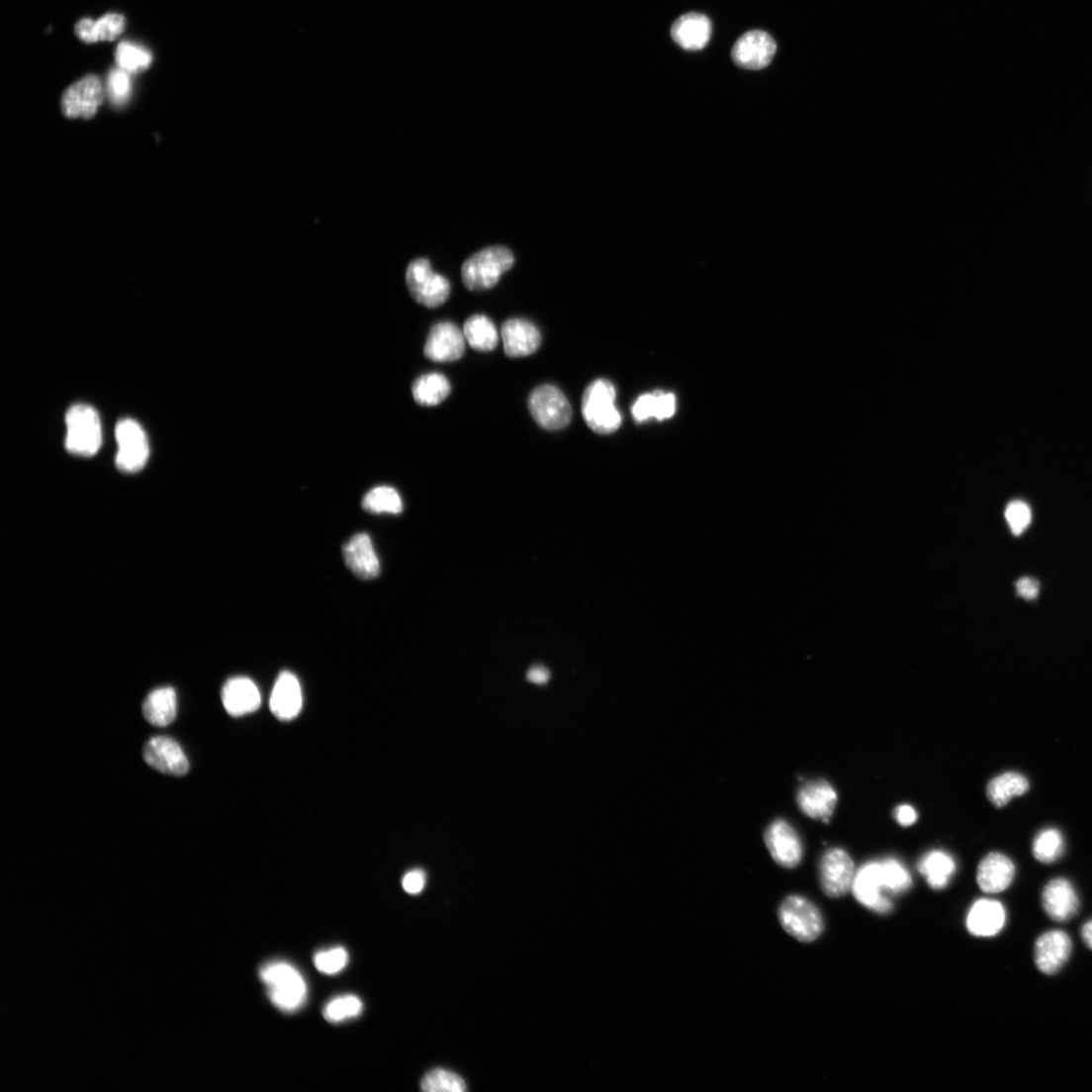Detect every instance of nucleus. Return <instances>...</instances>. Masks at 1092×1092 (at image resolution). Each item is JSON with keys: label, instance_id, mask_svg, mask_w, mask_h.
<instances>
[{"label": "nucleus", "instance_id": "9d476101", "mask_svg": "<svg viewBox=\"0 0 1092 1092\" xmlns=\"http://www.w3.org/2000/svg\"><path fill=\"white\" fill-rule=\"evenodd\" d=\"M103 100L102 81L97 75L90 74L65 91L62 99L63 113L68 118L90 119L96 115Z\"/></svg>", "mask_w": 1092, "mask_h": 1092}, {"label": "nucleus", "instance_id": "9b49d317", "mask_svg": "<svg viewBox=\"0 0 1092 1092\" xmlns=\"http://www.w3.org/2000/svg\"><path fill=\"white\" fill-rule=\"evenodd\" d=\"M852 890L855 898L873 912L886 915L893 907L891 900L884 894L880 862H868L857 871Z\"/></svg>", "mask_w": 1092, "mask_h": 1092}, {"label": "nucleus", "instance_id": "37998d69", "mask_svg": "<svg viewBox=\"0 0 1092 1092\" xmlns=\"http://www.w3.org/2000/svg\"><path fill=\"white\" fill-rule=\"evenodd\" d=\"M426 884V875L424 871L415 869L408 872L402 881L403 888L410 894L420 893Z\"/></svg>", "mask_w": 1092, "mask_h": 1092}, {"label": "nucleus", "instance_id": "4468645a", "mask_svg": "<svg viewBox=\"0 0 1092 1092\" xmlns=\"http://www.w3.org/2000/svg\"><path fill=\"white\" fill-rule=\"evenodd\" d=\"M1072 953V941L1063 931H1049L1040 936L1035 945V962L1046 975L1058 973Z\"/></svg>", "mask_w": 1092, "mask_h": 1092}, {"label": "nucleus", "instance_id": "aec40b11", "mask_svg": "<svg viewBox=\"0 0 1092 1092\" xmlns=\"http://www.w3.org/2000/svg\"><path fill=\"white\" fill-rule=\"evenodd\" d=\"M222 702L228 713L240 717L256 711L261 705V694L255 682L246 677L228 680L222 689Z\"/></svg>", "mask_w": 1092, "mask_h": 1092}, {"label": "nucleus", "instance_id": "e433bc0d", "mask_svg": "<svg viewBox=\"0 0 1092 1092\" xmlns=\"http://www.w3.org/2000/svg\"><path fill=\"white\" fill-rule=\"evenodd\" d=\"M362 1001L355 995H344L329 1001L323 1011L330 1023H340L358 1017L362 1012Z\"/></svg>", "mask_w": 1092, "mask_h": 1092}, {"label": "nucleus", "instance_id": "473e14b6", "mask_svg": "<svg viewBox=\"0 0 1092 1092\" xmlns=\"http://www.w3.org/2000/svg\"><path fill=\"white\" fill-rule=\"evenodd\" d=\"M364 510L374 514H400L403 511L402 499L391 487H378L370 491L362 500Z\"/></svg>", "mask_w": 1092, "mask_h": 1092}, {"label": "nucleus", "instance_id": "2eb2a0df", "mask_svg": "<svg viewBox=\"0 0 1092 1092\" xmlns=\"http://www.w3.org/2000/svg\"><path fill=\"white\" fill-rule=\"evenodd\" d=\"M144 760L153 769L172 776H184L190 770L189 760L171 738L155 737L144 748Z\"/></svg>", "mask_w": 1092, "mask_h": 1092}, {"label": "nucleus", "instance_id": "a878e982", "mask_svg": "<svg viewBox=\"0 0 1092 1092\" xmlns=\"http://www.w3.org/2000/svg\"><path fill=\"white\" fill-rule=\"evenodd\" d=\"M918 869L934 890L945 889L956 872V862L947 852L934 850L919 862Z\"/></svg>", "mask_w": 1092, "mask_h": 1092}, {"label": "nucleus", "instance_id": "1a4fd4ad", "mask_svg": "<svg viewBox=\"0 0 1092 1092\" xmlns=\"http://www.w3.org/2000/svg\"><path fill=\"white\" fill-rule=\"evenodd\" d=\"M855 864L850 855L843 849L828 850L819 864V878L826 895L839 898L846 895L853 885Z\"/></svg>", "mask_w": 1092, "mask_h": 1092}, {"label": "nucleus", "instance_id": "a19ab883", "mask_svg": "<svg viewBox=\"0 0 1092 1092\" xmlns=\"http://www.w3.org/2000/svg\"><path fill=\"white\" fill-rule=\"evenodd\" d=\"M657 396L656 392L641 396L632 407V415L637 422H644L656 418Z\"/></svg>", "mask_w": 1092, "mask_h": 1092}, {"label": "nucleus", "instance_id": "7ed1b4c3", "mask_svg": "<svg viewBox=\"0 0 1092 1092\" xmlns=\"http://www.w3.org/2000/svg\"><path fill=\"white\" fill-rule=\"evenodd\" d=\"M615 388L606 380H597L586 389L582 400V414L587 425L594 432L606 435L620 427L622 417L615 407Z\"/></svg>", "mask_w": 1092, "mask_h": 1092}, {"label": "nucleus", "instance_id": "4c0bfd02", "mask_svg": "<svg viewBox=\"0 0 1092 1092\" xmlns=\"http://www.w3.org/2000/svg\"><path fill=\"white\" fill-rule=\"evenodd\" d=\"M348 963V953L344 948L318 952L315 955L314 964L316 968L326 975H334L341 972Z\"/></svg>", "mask_w": 1092, "mask_h": 1092}, {"label": "nucleus", "instance_id": "de8ad7c7", "mask_svg": "<svg viewBox=\"0 0 1092 1092\" xmlns=\"http://www.w3.org/2000/svg\"><path fill=\"white\" fill-rule=\"evenodd\" d=\"M1081 938L1088 949L1092 950V920L1083 925Z\"/></svg>", "mask_w": 1092, "mask_h": 1092}, {"label": "nucleus", "instance_id": "39448f33", "mask_svg": "<svg viewBox=\"0 0 1092 1092\" xmlns=\"http://www.w3.org/2000/svg\"><path fill=\"white\" fill-rule=\"evenodd\" d=\"M778 917L784 931L801 943L815 941L825 929L823 916L816 905L799 895L783 900Z\"/></svg>", "mask_w": 1092, "mask_h": 1092}, {"label": "nucleus", "instance_id": "6e6552de", "mask_svg": "<svg viewBox=\"0 0 1092 1092\" xmlns=\"http://www.w3.org/2000/svg\"><path fill=\"white\" fill-rule=\"evenodd\" d=\"M116 437L119 445L116 463L119 470L125 473L141 471L149 458V444L140 424L131 419L120 421L116 427Z\"/></svg>", "mask_w": 1092, "mask_h": 1092}, {"label": "nucleus", "instance_id": "423d86ee", "mask_svg": "<svg viewBox=\"0 0 1092 1092\" xmlns=\"http://www.w3.org/2000/svg\"><path fill=\"white\" fill-rule=\"evenodd\" d=\"M406 282L413 299L427 308L443 305L451 291L448 280L435 273L426 258H418L409 264Z\"/></svg>", "mask_w": 1092, "mask_h": 1092}, {"label": "nucleus", "instance_id": "f8f14e48", "mask_svg": "<svg viewBox=\"0 0 1092 1092\" xmlns=\"http://www.w3.org/2000/svg\"><path fill=\"white\" fill-rule=\"evenodd\" d=\"M776 50V42L768 33L750 31L736 42L732 57L739 67L760 70L770 65Z\"/></svg>", "mask_w": 1092, "mask_h": 1092}, {"label": "nucleus", "instance_id": "ea45409f", "mask_svg": "<svg viewBox=\"0 0 1092 1092\" xmlns=\"http://www.w3.org/2000/svg\"><path fill=\"white\" fill-rule=\"evenodd\" d=\"M1006 518L1014 534L1020 535L1030 525L1032 512L1025 502L1014 500L1007 507Z\"/></svg>", "mask_w": 1092, "mask_h": 1092}, {"label": "nucleus", "instance_id": "6ab92c4d", "mask_svg": "<svg viewBox=\"0 0 1092 1092\" xmlns=\"http://www.w3.org/2000/svg\"><path fill=\"white\" fill-rule=\"evenodd\" d=\"M838 803L835 788L825 780L804 784L797 793L800 810L810 818L829 823Z\"/></svg>", "mask_w": 1092, "mask_h": 1092}, {"label": "nucleus", "instance_id": "0eeeda50", "mask_svg": "<svg viewBox=\"0 0 1092 1092\" xmlns=\"http://www.w3.org/2000/svg\"><path fill=\"white\" fill-rule=\"evenodd\" d=\"M531 416L546 430H560L572 420V407L560 389L551 385L536 388L528 400Z\"/></svg>", "mask_w": 1092, "mask_h": 1092}, {"label": "nucleus", "instance_id": "5701e85b", "mask_svg": "<svg viewBox=\"0 0 1092 1092\" xmlns=\"http://www.w3.org/2000/svg\"><path fill=\"white\" fill-rule=\"evenodd\" d=\"M712 34L710 20L698 13L682 15L673 24L671 37L684 50L697 51L706 47Z\"/></svg>", "mask_w": 1092, "mask_h": 1092}, {"label": "nucleus", "instance_id": "79ce46f5", "mask_svg": "<svg viewBox=\"0 0 1092 1092\" xmlns=\"http://www.w3.org/2000/svg\"><path fill=\"white\" fill-rule=\"evenodd\" d=\"M657 396V412L656 418L660 421L669 419L674 416L676 412V398L671 393H664L662 391L656 392Z\"/></svg>", "mask_w": 1092, "mask_h": 1092}, {"label": "nucleus", "instance_id": "dca6fc26", "mask_svg": "<svg viewBox=\"0 0 1092 1092\" xmlns=\"http://www.w3.org/2000/svg\"><path fill=\"white\" fill-rule=\"evenodd\" d=\"M1042 904L1046 916L1057 923L1073 919L1080 907L1076 890L1065 878L1053 879L1045 886Z\"/></svg>", "mask_w": 1092, "mask_h": 1092}, {"label": "nucleus", "instance_id": "20e7f679", "mask_svg": "<svg viewBox=\"0 0 1092 1092\" xmlns=\"http://www.w3.org/2000/svg\"><path fill=\"white\" fill-rule=\"evenodd\" d=\"M66 448L81 457H91L102 446V425L98 412L87 405H75L66 415Z\"/></svg>", "mask_w": 1092, "mask_h": 1092}, {"label": "nucleus", "instance_id": "c756f323", "mask_svg": "<svg viewBox=\"0 0 1092 1092\" xmlns=\"http://www.w3.org/2000/svg\"><path fill=\"white\" fill-rule=\"evenodd\" d=\"M464 335L469 344L479 351H491L497 347L499 341L494 323L484 315H474L468 318Z\"/></svg>", "mask_w": 1092, "mask_h": 1092}, {"label": "nucleus", "instance_id": "2f4dec72", "mask_svg": "<svg viewBox=\"0 0 1092 1092\" xmlns=\"http://www.w3.org/2000/svg\"><path fill=\"white\" fill-rule=\"evenodd\" d=\"M1034 857L1043 864H1051L1059 860L1065 851L1064 838L1057 829L1042 830L1033 842Z\"/></svg>", "mask_w": 1092, "mask_h": 1092}, {"label": "nucleus", "instance_id": "f03ea898", "mask_svg": "<svg viewBox=\"0 0 1092 1092\" xmlns=\"http://www.w3.org/2000/svg\"><path fill=\"white\" fill-rule=\"evenodd\" d=\"M515 262L512 251L504 246H491L469 257L462 267L467 289L484 291L494 288L503 273Z\"/></svg>", "mask_w": 1092, "mask_h": 1092}, {"label": "nucleus", "instance_id": "7c9ffc66", "mask_svg": "<svg viewBox=\"0 0 1092 1092\" xmlns=\"http://www.w3.org/2000/svg\"><path fill=\"white\" fill-rule=\"evenodd\" d=\"M448 380L440 374H428L418 378L412 387L415 401L423 406H435L450 394Z\"/></svg>", "mask_w": 1092, "mask_h": 1092}, {"label": "nucleus", "instance_id": "f704fd0d", "mask_svg": "<svg viewBox=\"0 0 1092 1092\" xmlns=\"http://www.w3.org/2000/svg\"><path fill=\"white\" fill-rule=\"evenodd\" d=\"M116 62L119 67L129 73H136L147 69L152 62V55L147 50L130 42H122L116 50Z\"/></svg>", "mask_w": 1092, "mask_h": 1092}, {"label": "nucleus", "instance_id": "b1692460", "mask_svg": "<svg viewBox=\"0 0 1092 1092\" xmlns=\"http://www.w3.org/2000/svg\"><path fill=\"white\" fill-rule=\"evenodd\" d=\"M302 707L303 693L298 678L291 672H283L271 692V712L281 720H292Z\"/></svg>", "mask_w": 1092, "mask_h": 1092}, {"label": "nucleus", "instance_id": "58836bf2", "mask_svg": "<svg viewBox=\"0 0 1092 1092\" xmlns=\"http://www.w3.org/2000/svg\"><path fill=\"white\" fill-rule=\"evenodd\" d=\"M130 73L122 68H115L108 77V93L112 102L116 105L125 104L131 95Z\"/></svg>", "mask_w": 1092, "mask_h": 1092}, {"label": "nucleus", "instance_id": "c85d7f7f", "mask_svg": "<svg viewBox=\"0 0 1092 1092\" xmlns=\"http://www.w3.org/2000/svg\"><path fill=\"white\" fill-rule=\"evenodd\" d=\"M1030 789L1028 779L1017 772H1007L993 778L987 785V797L996 807L1006 806L1014 797L1022 796Z\"/></svg>", "mask_w": 1092, "mask_h": 1092}, {"label": "nucleus", "instance_id": "393cba45", "mask_svg": "<svg viewBox=\"0 0 1092 1092\" xmlns=\"http://www.w3.org/2000/svg\"><path fill=\"white\" fill-rule=\"evenodd\" d=\"M505 353L509 357H522L533 354L541 343V336L531 322L524 318H511L502 327Z\"/></svg>", "mask_w": 1092, "mask_h": 1092}, {"label": "nucleus", "instance_id": "4be33fe9", "mask_svg": "<svg viewBox=\"0 0 1092 1092\" xmlns=\"http://www.w3.org/2000/svg\"><path fill=\"white\" fill-rule=\"evenodd\" d=\"M1007 921L1006 908L997 900L980 899L971 907L966 926L975 937H994L1004 929Z\"/></svg>", "mask_w": 1092, "mask_h": 1092}, {"label": "nucleus", "instance_id": "a18cd8bd", "mask_svg": "<svg viewBox=\"0 0 1092 1092\" xmlns=\"http://www.w3.org/2000/svg\"><path fill=\"white\" fill-rule=\"evenodd\" d=\"M1039 583L1032 578H1023L1017 583L1018 593L1025 599H1035L1039 594Z\"/></svg>", "mask_w": 1092, "mask_h": 1092}, {"label": "nucleus", "instance_id": "cd10ccee", "mask_svg": "<svg viewBox=\"0 0 1092 1092\" xmlns=\"http://www.w3.org/2000/svg\"><path fill=\"white\" fill-rule=\"evenodd\" d=\"M145 719L152 725L164 727L171 724L177 715V696L171 687L152 691L143 704Z\"/></svg>", "mask_w": 1092, "mask_h": 1092}, {"label": "nucleus", "instance_id": "c9c22d12", "mask_svg": "<svg viewBox=\"0 0 1092 1092\" xmlns=\"http://www.w3.org/2000/svg\"><path fill=\"white\" fill-rule=\"evenodd\" d=\"M421 1087L427 1092H465L466 1081L457 1073L437 1068L425 1075Z\"/></svg>", "mask_w": 1092, "mask_h": 1092}, {"label": "nucleus", "instance_id": "c03bdc74", "mask_svg": "<svg viewBox=\"0 0 1092 1092\" xmlns=\"http://www.w3.org/2000/svg\"><path fill=\"white\" fill-rule=\"evenodd\" d=\"M894 817L901 827H910L918 821L917 810L910 805H899L895 808Z\"/></svg>", "mask_w": 1092, "mask_h": 1092}, {"label": "nucleus", "instance_id": "f3484780", "mask_svg": "<svg viewBox=\"0 0 1092 1092\" xmlns=\"http://www.w3.org/2000/svg\"><path fill=\"white\" fill-rule=\"evenodd\" d=\"M464 332L450 322L434 325L428 335L424 354L435 362H450L463 357L466 349Z\"/></svg>", "mask_w": 1092, "mask_h": 1092}, {"label": "nucleus", "instance_id": "a211bd4d", "mask_svg": "<svg viewBox=\"0 0 1092 1092\" xmlns=\"http://www.w3.org/2000/svg\"><path fill=\"white\" fill-rule=\"evenodd\" d=\"M347 568L362 580H373L380 575L381 565L373 541L367 533L352 536L342 549Z\"/></svg>", "mask_w": 1092, "mask_h": 1092}, {"label": "nucleus", "instance_id": "72a5a7b5", "mask_svg": "<svg viewBox=\"0 0 1092 1092\" xmlns=\"http://www.w3.org/2000/svg\"><path fill=\"white\" fill-rule=\"evenodd\" d=\"M881 876L885 892L901 894L913 885L912 876L896 859L880 861Z\"/></svg>", "mask_w": 1092, "mask_h": 1092}, {"label": "nucleus", "instance_id": "412c9836", "mask_svg": "<svg viewBox=\"0 0 1092 1092\" xmlns=\"http://www.w3.org/2000/svg\"><path fill=\"white\" fill-rule=\"evenodd\" d=\"M1016 876L1014 862L1001 853H990L982 859L977 869V883L985 893L995 894L1007 890Z\"/></svg>", "mask_w": 1092, "mask_h": 1092}, {"label": "nucleus", "instance_id": "bb28decb", "mask_svg": "<svg viewBox=\"0 0 1092 1092\" xmlns=\"http://www.w3.org/2000/svg\"><path fill=\"white\" fill-rule=\"evenodd\" d=\"M126 28V19L122 15L109 14L95 22L89 19L79 21L75 33L85 43L115 41Z\"/></svg>", "mask_w": 1092, "mask_h": 1092}, {"label": "nucleus", "instance_id": "ddd939ff", "mask_svg": "<svg viewBox=\"0 0 1092 1092\" xmlns=\"http://www.w3.org/2000/svg\"><path fill=\"white\" fill-rule=\"evenodd\" d=\"M765 842L774 860L784 868H795L803 857V846L794 828L783 819L772 823Z\"/></svg>", "mask_w": 1092, "mask_h": 1092}, {"label": "nucleus", "instance_id": "f257e3e1", "mask_svg": "<svg viewBox=\"0 0 1092 1092\" xmlns=\"http://www.w3.org/2000/svg\"><path fill=\"white\" fill-rule=\"evenodd\" d=\"M260 977L268 988L271 1003L281 1011L293 1013L305 1004L307 983L293 965L283 961L268 963L260 969Z\"/></svg>", "mask_w": 1092, "mask_h": 1092}, {"label": "nucleus", "instance_id": "49530a36", "mask_svg": "<svg viewBox=\"0 0 1092 1092\" xmlns=\"http://www.w3.org/2000/svg\"><path fill=\"white\" fill-rule=\"evenodd\" d=\"M551 678L550 671L543 666L532 667L527 673L529 682L536 685H544Z\"/></svg>", "mask_w": 1092, "mask_h": 1092}]
</instances>
